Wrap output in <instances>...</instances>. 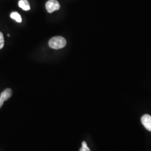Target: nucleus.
<instances>
[{
    "label": "nucleus",
    "instance_id": "obj_1",
    "mask_svg": "<svg viewBox=\"0 0 151 151\" xmlns=\"http://www.w3.org/2000/svg\"><path fill=\"white\" fill-rule=\"evenodd\" d=\"M66 40L62 37H54L49 41V47L54 49L63 48L66 45Z\"/></svg>",
    "mask_w": 151,
    "mask_h": 151
},
{
    "label": "nucleus",
    "instance_id": "obj_2",
    "mask_svg": "<svg viewBox=\"0 0 151 151\" xmlns=\"http://www.w3.org/2000/svg\"><path fill=\"white\" fill-rule=\"evenodd\" d=\"M45 7L49 13H52L60 9V5L57 0H49L46 3Z\"/></svg>",
    "mask_w": 151,
    "mask_h": 151
},
{
    "label": "nucleus",
    "instance_id": "obj_3",
    "mask_svg": "<svg viewBox=\"0 0 151 151\" xmlns=\"http://www.w3.org/2000/svg\"><path fill=\"white\" fill-rule=\"evenodd\" d=\"M141 122L147 130L151 132V116L145 114L141 118Z\"/></svg>",
    "mask_w": 151,
    "mask_h": 151
},
{
    "label": "nucleus",
    "instance_id": "obj_4",
    "mask_svg": "<svg viewBox=\"0 0 151 151\" xmlns=\"http://www.w3.org/2000/svg\"><path fill=\"white\" fill-rule=\"evenodd\" d=\"M12 95V91L10 88H6L2 93L0 95V100L4 102L6 100H7L9 99L11 97Z\"/></svg>",
    "mask_w": 151,
    "mask_h": 151
},
{
    "label": "nucleus",
    "instance_id": "obj_5",
    "mask_svg": "<svg viewBox=\"0 0 151 151\" xmlns=\"http://www.w3.org/2000/svg\"><path fill=\"white\" fill-rule=\"evenodd\" d=\"M19 6L24 11H29L30 10V7L27 0H20L19 2Z\"/></svg>",
    "mask_w": 151,
    "mask_h": 151
},
{
    "label": "nucleus",
    "instance_id": "obj_6",
    "mask_svg": "<svg viewBox=\"0 0 151 151\" xmlns=\"http://www.w3.org/2000/svg\"><path fill=\"white\" fill-rule=\"evenodd\" d=\"M10 17L12 19L16 20V22H17L20 23L22 22V17L20 16V15L17 12H12L11 15H10Z\"/></svg>",
    "mask_w": 151,
    "mask_h": 151
},
{
    "label": "nucleus",
    "instance_id": "obj_7",
    "mask_svg": "<svg viewBox=\"0 0 151 151\" xmlns=\"http://www.w3.org/2000/svg\"><path fill=\"white\" fill-rule=\"evenodd\" d=\"M80 151H91L90 148L88 147L87 145L86 142L83 141L82 143V147L80 148Z\"/></svg>",
    "mask_w": 151,
    "mask_h": 151
},
{
    "label": "nucleus",
    "instance_id": "obj_8",
    "mask_svg": "<svg viewBox=\"0 0 151 151\" xmlns=\"http://www.w3.org/2000/svg\"><path fill=\"white\" fill-rule=\"evenodd\" d=\"M4 44H5V40H4V35L2 32H0V49H1L4 47Z\"/></svg>",
    "mask_w": 151,
    "mask_h": 151
},
{
    "label": "nucleus",
    "instance_id": "obj_9",
    "mask_svg": "<svg viewBox=\"0 0 151 151\" xmlns=\"http://www.w3.org/2000/svg\"><path fill=\"white\" fill-rule=\"evenodd\" d=\"M4 102L0 100V108L2 106V105H3V104H4Z\"/></svg>",
    "mask_w": 151,
    "mask_h": 151
}]
</instances>
